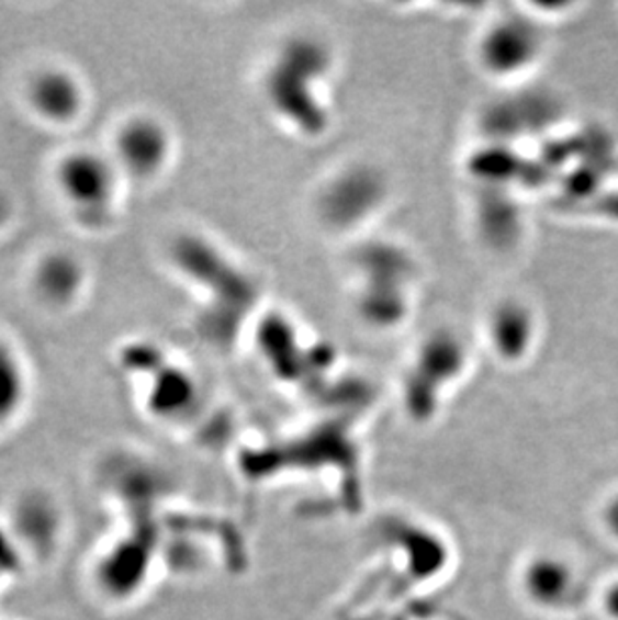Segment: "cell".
<instances>
[{
    "instance_id": "5b68a950",
    "label": "cell",
    "mask_w": 618,
    "mask_h": 620,
    "mask_svg": "<svg viewBox=\"0 0 618 620\" xmlns=\"http://www.w3.org/2000/svg\"><path fill=\"white\" fill-rule=\"evenodd\" d=\"M23 358L11 341L0 336V421L12 416L23 404L26 372Z\"/></svg>"
},
{
    "instance_id": "7a4b0ae2",
    "label": "cell",
    "mask_w": 618,
    "mask_h": 620,
    "mask_svg": "<svg viewBox=\"0 0 618 620\" xmlns=\"http://www.w3.org/2000/svg\"><path fill=\"white\" fill-rule=\"evenodd\" d=\"M24 101L43 123L67 127L81 117L87 106V89L67 67L45 65L29 75L24 82Z\"/></svg>"
},
{
    "instance_id": "3957f363",
    "label": "cell",
    "mask_w": 618,
    "mask_h": 620,
    "mask_svg": "<svg viewBox=\"0 0 618 620\" xmlns=\"http://www.w3.org/2000/svg\"><path fill=\"white\" fill-rule=\"evenodd\" d=\"M121 173L149 181L164 171L169 159V137L164 125L149 115L125 119L113 137V157Z\"/></svg>"
},
{
    "instance_id": "8992f818",
    "label": "cell",
    "mask_w": 618,
    "mask_h": 620,
    "mask_svg": "<svg viewBox=\"0 0 618 620\" xmlns=\"http://www.w3.org/2000/svg\"><path fill=\"white\" fill-rule=\"evenodd\" d=\"M526 583L532 593L530 597H542L547 602H554L571 578H566V568L559 561H538L528 568Z\"/></svg>"
},
{
    "instance_id": "277c9868",
    "label": "cell",
    "mask_w": 618,
    "mask_h": 620,
    "mask_svg": "<svg viewBox=\"0 0 618 620\" xmlns=\"http://www.w3.org/2000/svg\"><path fill=\"white\" fill-rule=\"evenodd\" d=\"M31 283L41 304L53 309L70 307L85 292L87 270L77 256L53 251L36 261Z\"/></svg>"
},
{
    "instance_id": "9c48e42d",
    "label": "cell",
    "mask_w": 618,
    "mask_h": 620,
    "mask_svg": "<svg viewBox=\"0 0 618 620\" xmlns=\"http://www.w3.org/2000/svg\"><path fill=\"white\" fill-rule=\"evenodd\" d=\"M608 612L618 619V586H615L610 593H608L607 600Z\"/></svg>"
},
{
    "instance_id": "52a82bcc",
    "label": "cell",
    "mask_w": 618,
    "mask_h": 620,
    "mask_svg": "<svg viewBox=\"0 0 618 620\" xmlns=\"http://www.w3.org/2000/svg\"><path fill=\"white\" fill-rule=\"evenodd\" d=\"M12 211L14 207H12L11 198L0 189V232H4L7 225L11 223Z\"/></svg>"
},
{
    "instance_id": "6da1fadb",
    "label": "cell",
    "mask_w": 618,
    "mask_h": 620,
    "mask_svg": "<svg viewBox=\"0 0 618 620\" xmlns=\"http://www.w3.org/2000/svg\"><path fill=\"white\" fill-rule=\"evenodd\" d=\"M55 183L82 229L103 232L115 219L121 171L113 159L91 149L69 151L57 164Z\"/></svg>"
},
{
    "instance_id": "ba28073f",
    "label": "cell",
    "mask_w": 618,
    "mask_h": 620,
    "mask_svg": "<svg viewBox=\"0 0 618 620\" xmlns=\"http://www.w3.org/2000/svg\"><path fill=\"white\" fill-rule=\"evenodd\" d=\"M607 520L608 527L613 528V532L618 534V500L608 506Z\"/></svg>"
}]
</instances>
